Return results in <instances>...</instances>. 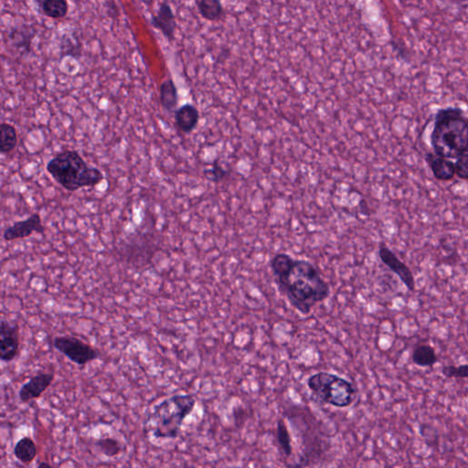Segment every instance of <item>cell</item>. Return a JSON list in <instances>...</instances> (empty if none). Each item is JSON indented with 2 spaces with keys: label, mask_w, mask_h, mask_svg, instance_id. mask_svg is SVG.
Listing matches in <instances>:
<instances>
[{
  "label": "cell",
  "mask_w": 468,
  "mask_h": 468,
  "mask_svg": "<svg viewBox=\"0 0 468 468\" xmlns=\"http://www.w3.org/2000/svg\"><path fill=\"white\" fill-rule=\"evenodd\" d=\"M270 268L278 290L300 314L309 315L318 304L329 298V283L320 271L307 260L294 259L290 254H276Z\"/></svg>",
  "instance_id": "cell-1"
},
{
  "label": "cell",
  "mask_w": 468,
  "mask_h": 468,
  "mask_svg": "<svg viewBox=\"0 0 468 468\" xmlns=\"http://www.w3.org/2000/svg\"><path fill=\"white\" fill-rule=\"evenodd\" d=\"M434 153L446 159L468 154V118L459 107H449L435 114L431 134Z\"/></svg>",
  "instance_id": "cell-2"
},
{
  "label": "cell",
  "mask_w": 468,
  "mask_h": 468,
  "mask_svg": "<svg viewBox=\"0 0 468 468\" xmlns=\"http://www.w3.org/2000/svg\"><path fill=\"white\" fill-rule=\"evenodd\" d=\"M51 177L67 192L93 188L104 180L100 169L90 166L76 150H64L52 157L46 166Z\"/></svg>",
  "instance_id": "cell-3"
},
{
  "label": "cell",
  "mask_w": 468,
  "mask_h": 468,
  "mask_svg": "<svg viewBox=\"0 0 468 468\" xmlns=\"http://www.w3.org/2000/svg\"><path fill=\"white\" fill-rule=\"evenodd\" d=\"M196 398L192 394H175L155 406L146 419L152 437L174 440L180 437L184 421L194 411Z\"/></svg>",
  "instance_id": "cell-4"
},
{
  "label": "cell",
  "mask_w": 468,
  "mask_h": 468,
  "mask_svg": "<svg viewBox=\"0 0 468 468\" xmlns=\"http://www.w3.org/2000/svg\"><path fill=\"white\" fill-rule=\"evenodd\" d=\"M306 385L313 396L332 407H350L357 398V390L352 382L327 371H320L309 377Z\"/></svg>",
  "instance_id": "cell-5"
},
{
  "label": "cell",
  "mask_w": 468,
  "mask_h": 468,
  "mask_svg": "<svg viewBox=\"0 0 468 468\" xmlns=\"http://www.w3.org/2000/svg\"><path fill=\"white\" fill-rule=\"evenodd\" d=\"M54 347L70 361L81 367L98 361L102 357L100 350L84 342L83 339L73 336H55Z\"/></svg>",
  "instance_id": "cell-6"
},
{
  "label": "cell",
  "mask_w": 468,
  "mask_h": 468,
  "mask_svg": "<svg viewBox=\"0 0 468 468\" xmlns=\"http://www.w3.org/2000/svg\"><path fill=\"white\" fill-rule=\"evenodd\" d=\"M20 336L19 325L2 318L0 321V359L10 364L19 356Z\"/></svg>",
  "instance_id": "cell-7"
},
{
  "label": "cell",
  "mask_w": 468,
  "mask_h": 468,
  "mask_svg": "<svg viewBox=\"0 0 468 468\" xmlns=\"http://www.w3.org/2000/svg\"><path fill=\"white\" fill-rule=\"evenodd\" d=\"M42 219L40 213L35 212L27 219L15 221L13 225L6 228L3 232V240L5 242H13L17 240L29 238L34 233H44Z\"/></svg>",
  "instance_id": "cell-8"
},
{
  "label": "cell",
  "mask_w": 468,
  "mask_h": 468,
  "mask_svg": "<svg viewBox=\"0 0 468 468\" xmlns=\"http://www.w3.org/2000/svg\"><path fill=\"white\" fill-rule=\"evenodd\" d=\"M379 257L380 261L399 277L408 290H415V279L411 269L383 242L379 247Z\"/></svg>",
  "instance_id": "cell-9"
},
{
  "label": "cell",
  "mask_w": 468,
  "mask_h": 468,
  "mask_svg": "<svg viewBox=\"0 0 468 468\" xmlns=\"http://www.w3.org/2000/svg\"><path fill=\"white\" fill-rule=\"evenodd\" d=\"M55 379L54 373H40L36 374L20 387L19 399L20 403H26L39 399L52 384Z\"/></svg>",
  "instance_id": "cell-10"
},
{
  "label": "cell",
  "mask_w": 468,
  "mask_h": 468,
  "mask_svg": "<svg viewBox=\"0 0 468 468\" xmlns=\"http://www.w3.org/2000/svg\"><path fill=\"white\" fill-rule=\"evenodd\" d=\"M150 23L155 29L163 34L169 42H174L177 22H176L174 11L169 3H161L156 15H151Z\"/></svg>",
  "instance_id": "cell-11"
},
{
  "label": "cell",
  "mask_w": 468,
  "mask_h": 468,
  "mask_svg": "<svg viewBox=\"0 0 468 468\" xmlns=\"http://www.w3.org/2000/svg\"><path fill=\"white\" fill-rule=\"evenodd\" d=\"M38 34V29L33 25L25 24L14 26L8 33V42L17 51L28 54L31 52L32 43Z\"/></svg>",
  "instance_id": "cell-12"
},
{
  "label": "cell",
  "mask_w": 468,
  "mask_h": 468,
  "mask_svg": "<svg viewBox=\"0 0 468 468\" xmlns=\"http://www.w3.org/2000/svg\"><path fill=\"white\" fill-rule=\"evenodd\" d=\"M427 165L431 169L432 175L439 181H449L455 176V163L450 159H444L432 152L424 155Z\"/></svg>",
  "instance_id": "cell-13"
},
{
  "label": "cell",
  "mask_w": 468,
  "mask_h": 468,
  "mask_svg": "<svg viewBox=\"0 0 468 468\" xmlns=\"http://www.w3.org/2000/svg\"><path fill=\"white\" fill-rule=\"evenodd\" d=\"M174 117L178 130L184 134H190L198 127L200 112L195 105L187 102L175 111Z\"/></svg>",
  "instance_id": "cell-14"
},
{
  "label": "cell",
  "mask_w": 468,
  "mask_h": 468,
  "mask_svg": "<svg viewBox=\"0 0 468 468\" xmlns=\"http://www.w3.org/2000/svg\"><path fill=\"white\" fill-rule=\"evenodd\" d=\"M159 100L161 107L169 113H175L178 109L180 96L173 79L169 77L163 81L159 87Z\"/></svg>",
  "instance_id": "cell-15"
},
{
  "label": "cell",
  "mask_w": 468,
  "mask_h": 468,
  "mask_svg": "<svg viewBox=\"0 0 468 468\" xmlns=\"http://www.w3.org/2000/svg\"><path fill=\"white\" fill-rule=\"evenodd\" d=\"M40 13L52 20L65 17L69 13L70 5L65 0H38Z\"/></svg>",
  "instance_id": "cell-16"
},
{
  "label": "cell",
  "mask_w": 468,
  "mask_h": 468,
  "mask_svg": "<svg viewBox=\"0 0 468 468\" xmlns=\"http://www.w3.org/2000/svg\"><path fill=\"white\" fill-rule=\"evenodd\" d=\"M13 453L17 460L24 465L31 464L38 455V448L35 442L31 437L20 438L15 444Z\"/></svg>",
  "instance_id": "cell-17"
},
{
  "label": "cell",
  "mask_w": 468,
  "mask_h": 468,
  "mask_svg": "<svg viewBox=\"0 0 468 468\" xmlns=\"http://www.w3.org/2000/svg\"><path fill=\"white\" fill-rule=\"evenodd\" d=\"M412 361L418 367L432 368L437 364L438 357L434 347L429 344H422L415 348Z\"/></svg>",
  "instance_id": "cell-18"
},
{
  "label": "cell",
  "mask_w": 468,
  "mask_h": 468,
  "mask_svg": "<svg viewBox=\"0 0 468 468\" xmlns=\"http://www.w3.org/2000/svg\"><path fill=\"white\" fill-rule=\"evenodd\" d=\"M19 141L17 132L10 123L3 122L0 125V152L2 155L11 153L16 148Z\"/></svg>",
  "instance_id": "cell-19"
},
{
  "label": "cell",
  "mask_w": 468,
  "mask_h": 468,
  "mask_svg": "<svg viewBox=\"0 0 468 468\" xmlns=\"http://www.w3.org/2000/svg\"><path fill=\"white\" fill-rule=\"evenodd\" d=\"M198 13L209 22H216L224 15V7L219 0H198L195 2Z\"/></svg>",
  "instance_id": "cell-20"
},
{
  "label": "cell",
  "mask_w": 468,
  "mask_h": 468,
  "mask_svg": "<svg viewBox=\"0 0 468 468\" xmlns=\"http://www.w3.org/2000/svg\"><path fill=\"white\" fill-rule=\"evenodd\" d=\"M276 442L281 453L286 458H290L292 453V437L283 418H279L277 421Z\"/></svg>",
  "instance_id": "cell-21"
},
{
  "label": "cell",
  "mask_w": 468,
  "mask_h": 468,
  "mask_svg": "<svg viewBox=\"0 0 468 468\" xmlns=\"http://www.w3.org/2000/svg\"><path fill=\"white\" fill-rule=\"evenodd\" d=\"M60 49L61 58L71 57L78 60L83 54V45L73 35L64 34L61 37Z\"/></svg>",
  "instance_id": "cell-22"
},
{
  "label": "cell",
  "mask_w": 468,
  "mask_h": 468,
  "mask_svg": "<svg viewBox=\"0 0 468 468\" xmlns=\"http://www.w3.org/2000/svg\"><path fill=\"white\" fill-rule=\"evenodd\" d=\"M95 446L98 451L107 458H116L123 452V444L116 438L107 437L99 438Z\"/></svg>",
  "instance_id": "cell-23"
},
{
  "label": "cell",
  "mask_w": 468,
  "mask_h": 468,
  "mask_svg": "<svg viewBox=\"0 0 468 468\" xmlns=\"http://www.w3.org/2000/svg\"><path fill=\"white\" fill-rule=\"evenodd\" d=\"M442 374L447 379H468V364L444 366Z\"/></svg>",
  "instance_id": "cell-24"
},
{
  "label": "cell",
  "mask_w": 468,
  "mask_h": 468,
  "mask_svg": "<svg viewBox=\"0 0 468 468\" xmlns=\"http://www.w3.org/2000/svg\"><path fill=\"white\" fill-rule=\"evenodd\" d=\"M228 172L225 171L221 165H219L217 160L214 161L212 169H205L204 176L208 180L212 181V182H219L226 177Z\"/></svg>",
  "instance_id": "cell-25"
},
{
  "label": "cell",
  "mask_w": 468,
  "mask_h": 468,
  "mask_svg": "<svg viewBox=\"0 0 468 468\" xmlns=\"http://www.w3.org/2000/svg\"><path fill=\"white\" fill-rule=\"evenodd\" d=\"M455 175L459 178L464 180H468V154L458 157L455 163Z\"/></svg>",
  "instance_id": "cell-26"
},
{
  "label": "cell",
  "mask_w": 468,
  "mask_h": 468,
  "mask_svg": "<svg viewBox=\"0 0 468 468\" xmlns=\"http://www.w3.org/2000/svg\"><path fill=\"white\" fill-rule=\"evenodd\" d=\"M286 468H306L303 462H295V463L288 464Z\"/></svg>",
  "instance_id": "cell-27"
},
{
  "label": "cell",
  "mask_w": 468,
  "mask_h": 468,
  "mask_svg": "<svg viewBox=\"0 0 468 468\" xmlns=\"http://www.w3.org/2000/svg\"><path fill=\"white\" fill-rule=\"evenodd\" d=\"M37 468H54L49 465V463H47V462H40L39 464V466H38Z\"/></svg>",
  "instance_id": "cell-28"
}]
</instances>
